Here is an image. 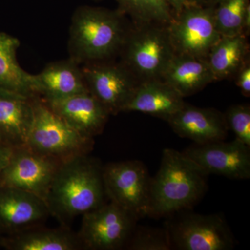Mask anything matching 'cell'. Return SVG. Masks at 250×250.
Returning <instances> with one entry per match:
<instances>
[{"instance_id": "6da1fadb", "label": "cell", "mask_w": 250, "mask_h": 250, "mask_svg": "<svg viewBox=\"0 0 250 250\" xmlns=\"http://www.w3.org/2000/svg\"><path fill=\"white\" fill-rule=\"evenodd\" d=\"M101 163L88 154L62 161L46 196L50 215L62 226L105 203Z\"/></svg>"}, {"instance_id": "7a4b0ae2", "label": "cell", "mask_w": 250, "mask_h": 250, "mask_svg": "<svg viewBox=\"0 0 250 250\" xmlns=\"http://www.w3.org/2000/svg\"><path fill=\"white\" fill-rule=\"evenodd\" d=\"M208 174L183 153L165 149L152 178L148 216L169 217L191 209L208 189Z\"/></svg>"}, {"instance_id": "3957f363", "label": "cell", "mask_w": 250, "mask_h": 250, "mask_svg": "<svg viewBox=\"0 0 250 250\" xmlns=\"http://www.w3.org/2000/svg\"><path fill=\"white\" fill-rule=\"evenodd\" d=\"M129 31L118 10L80 6L69 31L70 59L80 65L106 62L119 53Z\"/></svg>"}, {"instance_id": "277c9868", "label": "cell", "mask_w": 250, "mask_h": 250, "mask_svg": "<svg viewBox=\"0 0 250 250\" xmlns=\"http://www.w3.org/2000/svg\"><path fill=\"white\" fill-rule=\"evenodd\" d=\"M122 62L139 82L161 80L175 55L167 26L145 24L129 31L121 51Z\"/></svg>"}, {"instance_id": "5b68a950", "label": "cell", "mask_w": 250, "mask_h": 250, "mask_svg": "<svg viewBox=\"0 0 250 250\" xmlns=\"http://www.w3.org/2000/svg\"><path fill=\"white\" fill-rule=\"evenodd\" d=\"M33 106L34 121L27 147L60 161L89 154L94 139L72 129L39 96L33 98Z\"/></svg>"}, {"instance_id": "8992f818", "label": "cell", "mask_w": 250, "mask_h": 250, "mask_svg": "<svg viewBox=\"0 0 250 250\" xmlns=\"http://www.w3.org/2000/svg\"><path fill=\"white\" fill-rule=\"evenodd\" d=\"M184 210L171 215L166 228L172 250H231L236 240L223 215ZM168 218V217H167Z\"/></svg>"}, {"instance_id": "52a82bcc", "label": "cell", "mask_w": 250, "mask_h": 250, "mask_svg": "<svg viewBox=\"0 0 250 250\" xmlns=\"http://www.w3.org/2000/svg\"><path fill=\"white\" fill-rule=\"evenodd\" d=\"M106 197L138 219L147 216L152 177L138 160L109 163L103 166Z\"/></svg>"}, {"instance_id": "ba28073f", "label": "cell", "mask_w": 250, "mask_h": 250, "mask_svg": "<svg viewBox=\"0 0 250 250\" xmlns=\"http://www.w3.org/2000/svg\"><path fill=\"white\" fill-rule=\"evenodd\" d=\"M175 54L207 59L221 38L217 29L214 6L186 5L167 26Z\"/></svg>"}, {"instance_id": "9c48e42d", "label": "cell", "mask_w": 250, "mask_h": 250, "mask_svg": "<svg viewBox=\"0 0 250 250\" xmlns=\"http://www.w3.org/2000/svg\"><path fill=\"white\" fill-rule=\"evenodd\" d=\"M139 219L114 202H105L82 215L77 233L83 250H116L125 248Z\"/></svg>"}, {"instance_id": "30bf717a", "label": "cell", "mask_w": 250, "mask_h": 250, "mask_svg": "<svg viewBox=\"0 0 250 250\" xmlns=\"http://www.w3.org/2000/svg\"><path fill=\"white\" fill-rule=\"evenodd\" d=\"M82 70L88 91L110 115L124 112L141 82L121 62H92Z\"/></svg>"}, {"instance_id": "8fae6325", "label": "cell", "mask_w": 250, "mask_h": 250, "mask_svg": "<svg viewBox=\"0 0 250 250\" xmlns=\"http://www.w3.org/2000/svg\"><path fill=\"white\" fill-rule=\"evenodd\" d=\"M62 162L34 152L27 146L14 148L7 165L0 174V187L25 190L45 201Z\"/></svg>"}, {"instance_id": "7c38bea8", "label": "cell", "mask_w": 250, "mask_h": 250, "mask_svg": "<svg viewBox=\"0 0 250 250\" xmlns=\"http://www.w3.org/2000/svg\"><path fill=\"white\" fill-rule=\"evenodd\" d=\"M182 153L208 175L216 174L235 180L250 178V147L236 139L229 142L223 140L194 143Z\"/></svg>"}, {"instance_id": "4fadbf2b", "label": "cell", "mask_w": 250, "mask_h": 250, "mask_svg": "<svg viewBox=\"0 0 250 250\" xmlns=\"http://www.w3.org/2000/svg\"><path fill=\"white\" fill-rule=\"evenodd\" d=\"M49 215L41 197L16 188L0 187V231L13 234L40 225Z\"/></svg>"}, {"instance_id": "5bb4252c", "label": "cell", "mask_w": 250, "mask_h": 250, "mask_svg": "<svg viewBox=\"0 0 250 250\" xmlns=\"http://www.w3.org/2000/svg\"><path fill=\"white\" fill-rule=\"evenodd\" d=\"M175 134L197 144L223 141L229 130L225 114L212 108L185 104L166 121Z\"/></svg>"}, {"instance_id": "9a60e30c", "label": "cell", "mask_w": 250, "mask_h": 250, "mask_svg": "<svg viewBox=\"0 0 250 250\" xmlns=\"http://www.w3.org/2000/svg\"><path fill=\"white\" fill-rule=\"evenodd\" d=\"M44 101L72 129L88 139L103 133L110 116L89 92Z\"/></svg>"}, {"instance_id": "2e32d148", "label": "cell", "mask_w": 250, "mask_h": 250, "mask_svg": "<svg viewBox=\"0 0 250 250\" xmlns=\"http://www.w3.org/2000/svg\"><path fill=\"white\" fill-rule=\"evenodd\" d=\"M36 96L44 100H59L88 91L82 67L69 58L52 62L33 75Z\"/></svg>"}, {"instance_id": "e0dca14e", "label": "cell", "mask_w": 250, "mask_h": 250, "mask_svg": "<svg viewBox=\"0 0 250 250\" xmlns=\"http://www.w3.org/2000/svg\"><path fill=\"white\" fill-rule=\"evenodd\" d=\"M33 98L0 88V138L13 148L27 146L34 121Z\"/></svg>"}, {"instance_id": "ac0fdd59", "label": "cell", "mask_w": 250, "mask_h": 250, "mask_svg": "<svg viewBox=\"0 0 250 250\" xmlns=\"http://www.w3.org/2000/svg\"><path fill=\"white\" fill-rule=\"evenodd\" d=\"M184 98L162 80L143 81L124 112H140L166 121L185 104Z\"/></svg>"}, {"instance_id": "d6986e66", "label": "cell", "mask_w": 250, "mask_h": 250, "mask_svg": "<svg viewBox=\"0 0 250 250\" xmlns=\"http://www.w3.org/2000/svg\"><path fill=\"white\" fill-rule=\"evenodd\" d=\"M0 242L9 250H83L78 234L65 226L49 229L37 225L10 234Z\"/></svg>"}, {"instance_id": "ffe728a7", "label": "cell", "mask_w": 250, "mask_h": 250, "mask_svg": "<svg viewBox=\"0 0 250 250\" xmlns=\"http://www.w3.org/2000/svg\"><path fill=\"white\" fill-rule=\"evenodd\" d=\"M161 80L183 98L197 93L215 82L207 59L177 54L167 65Z\"/></svg>"}, {"instance_id": "44dd1931", "label": "cell", "mask_w": 250, "mask_h": 250, "mask_svg": "<svg viewBox=\"0 0 250 250\" xmlns=\"http://www.w3.org/2000/svg\"><path fill=\"white\" fill-rule=\"evenodd\" d=\"M248 48L246 35L221 36L207 57L215 82L235 76L248 61Z\"/></svg>"}, {"instance_id": "7402d4cb", "label": "cell", "mask_w": 250, "mask_h": 250, "mask_svg": "<svg viewBox=\"0 0 250 250\" xmlns=\"http://www.w3.org/2000/svg\"><path fill=\"white\" fill-rule=\"evenodd\" d=\"M20 41L14 36L0 32V88L35 97L33 75L18 63L16 52Z\"/></svg>"}, {"instance_id": "603a6c76", "label": "cell", "mask_w": 250, "mask_h": 250, "mask_svg": "<svg viewBox=\"0 0 250 250\" xmlns=\"http://www.w3.org/2000/svg\"><path fill=\"white\" fill-rule=\"evenodd\" d=\"M118 11L132 18L136 26L159 24L167 26L174 17L166 0H117Z\"/></svg>"}, {"instance_id": "cb8c5ba5", "label": "cell", "mask_w": 250, "mask_h": 250, "mask_svg": "<svg viewBox=\"0 0 250 250\" xmlns=\"http://www.w3.org/2000/svg\"><path fill=\"white\" fill-rule=\"evenodd\" d=\"M250 7V0H220L214 6V16L220 35H244L245 16Z\"/></svg>"}, {"instance_id": "d4e9b609", "label": "cell", "mask_w": 250, "mask_h": 250, "mask_svg": "<svg viewBox=\"0 0 250 250\" xmlns=\"http://www.w3.org/2000/svg\"><path fill=\"white\" fill-rule=\"evenodd\" d=\"M125 249L129 250H172L170 236L166 227H134Z\"/></svg>"}, {"instance_id": "484cf974", "label": "cell", "mask_w": 250, "mask_h": 250, "mask_svg": "<svg viewBox=\"0 0 250 250\" xmlns=\"http://www.w3.org/2000/svg\"><path fill=\"white\" fill-rule=\"evenodd\" d=\"M229 130H231L236 139L250 147V106L236 104L230 106L225 113Z\"/></svg>"}, {"instance_id": "4316f807", "label": "cell", "mask_w": 250, "mask_h": 250, "mask_svg": "<svg viewBox=\"0 0 250 250\" xmlns=\"http://www.w3.org/2000/svg\"><path fill=\"white\" fill-rule=\"evenodd\" d=\"M236 85L241 90L242 94L247 98L250 97V65L249 60L247 61L237 72Z\"/></svg>"}, {"instance_id": "83f0119b", "label": "cell", "mask_w": 250, "mask_h": 250, "mask_svg": "<svg viewBox=\"0 0 250 250\" xmlns=\"http://www.w3.org/2000/svg\"><path fill=\"white\" fill-rule=\"evenodd\" d=\"M14 149L0 138V174L7 165Z\"/></svg>"}, {"instance_id": "f1b7e54d", "label": "cell", "mask_w": 250, "mask_h": 250, "mask_svg": "<svg viewBox=\"0 0 250 250\" xmlns=\"http://www.w3.org/2000/svg\"><path fill=\"white\" fill-rule=\"evenodd\" d=\"M173 11L174 16L178 14L185 7L187 0H166Z\"/></svg>"}, {"instance_id": "f546056e", "label": "cell", "mask_w": 250, "mask_h": 250, "mask_svg": "<svg viewBox=\"0 0 250 250\" xmlns=\"http://www.w3.org/2000/svg\"><path fill=\"white\" fill-rule=\"evenodd\" d=\"M220 0H187V4L196 6H215Z\"/></svg>"}]
</instances>
